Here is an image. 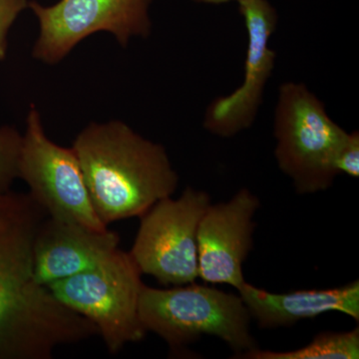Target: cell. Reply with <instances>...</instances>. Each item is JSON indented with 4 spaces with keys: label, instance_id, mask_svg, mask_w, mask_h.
<instances>
[{
    "label": "cell",
    "instance_id": "obj_1",
    "mask_svg": "<svg viewBox=\"0 0 359 359\" xmlns=\"http://www.w3.org/2000/svg\"><path fill=\"white\" fill-rule=\"evenodd\" d=\"M48 217L29 193L0 194V356L52 359L57 347L98 335L35 278V238Z\"/></svg>",
    "mask_w": 359,
    "mask_h": 359
},
{
    "label": "cell",
    "instance_id": "obj_16",
    "mask_svg": "<svg viewBox=\"0 0 359 359\" xmlns=\"http://www.w3.org/2000/svg\"><path fill=\"white\" fill-rule=\"evenodd\" d=\"M28 6V0H0V61L6 56L7 36L11 26Z\"/></svg>",
    "mask_w": 359,
    "mask_h": 359
},
{
    "label": "cell",
    "instance_id": "obj_12",
    "mask_svg": "<svg viewBox=\"0 0 359 359\" xmlns=\"http://www.w3.org/2000/svg\"><path fill=\"white\" fill-rule=\"evenodd\" d=\"M238 294L261 328L292 327L299 321L337 311L359 321V282L323 290L273 294L245 282Z\"/></svg>",
    "mask_w": 359,
    "mask_h": 359
},
{
    "label": "cell",
    "instance_id": "obj_15",
    "mask_svg": "<svg viewBox=\"0 0 359 359\" xmlns=\"http://www.w3.org/2000/svg\"><path fill=\"white\" fill-rule=\"evenodd\" d=\"M337 174H344L351 178L359 177V132L358 130L347 133L335 158Z\"/></svg>",
    "mask_w": 359,
    "mask_h": 359
},
{
    "label": "cell",
    "instance_id": "obj_9",
    "mask_svg": "<svg viewBox=\"0 0 359 359\" xmlns=\"http://www.w3.org/2000/svg\"><path fill=\"white\" fill-rule=\"evenodd\" d=\"M238 11L248 33L245 79L229 95L214 99L203 120L205 131L221 138H231L252 126L276 67V53L269 40L278 26V11L269 0H242Z\"/></svg>",
    "mask_w": 359,
    "mask_h": 359
},
{
    "label": "cell",
    "instance_id": "obj_11",
    "mask_svg": "<svg viewBox=\"0 0 359 359\" xmlns=\"http://www.w3.org/2000/svg\"><path fill=\"white\" fill-rule=\"evenodd\" d=\"M119 241V235L108 229L94 231L48 216L35 238V278L47 287L88 271L117 250Z\"/></svg>",
    "mask_w": 359,
    "mask_h": 359
},
{
    "label": "cell",
    "instance_id": "obj_17",
    "mask_svg": "<svg viewBox=\"0 0 359 359\" xmlns=\"http://www.w3.org/2000/svg\"><path fill=\"white\" fill-rule=\"evenodd\" d=\"M192 1L196 2V4H212V6H219V4H229V2H240L242 0H192Z\"/></svg>",
    "mask_w": 359,
    "mask_h": 359
},
{
    "label": "cell",
    "instance_id": "obj_7",
    "mask_svg": "<svg viewBox=\"0 0 359 359\" xmlns=\"http://www.w3.org/2000/svg\"><path fill=\"white\" fill-rule=\"evenodd\" d=\"M152 0H59L45 6L29 1L39 35L33 58L46 65L63 60L82 40L97 32H109L121 47L130 40L147 39L152 32Z\"/></svg>",
    "mask_w": 359,
    "mask_h": 359
},
{
    "label": "cell",
    "instance_id": "obj_2",
    "mask_svg": "<svg viewBox=\"0 0 359 359\" xmlns=\"http://www.w3.org/2000/svg\"><path fill=\"white\" fill-rule=\"evenodd\" d=\"M72 149L104 226L141 218L156 203L176 192L179 176L166 149L125 122L90 123L77 135Z\"/></svg>",
    "mask_w": 359,
    "mask_h": 359
},
{
    "label": "cell",
    "instance_id": "obj_10",
    "mask_svg": "<svg viewBox=\"0 0 359 359\" xmlns=\"http://www.w3.org/2000/svg\"><path fill=\"white\" fill-rule=\"evenodd\" d=\"M259 205V198L243 188L228 202L208 207L198 228L201 280L242 287L243 264L254 245V217Z\"/></svg>",
    "mask_w": 359,
    "mask_h": 359
},
{
    "label": "cell",
    "instance_id": "obj_8",
    "mask_svg": "<svg viewBox=\"0 0 359 359\" xmlns=\"http://www.w3.org/2000/svg\"><path fill=\"white\" fill-rule=\"evenodd\" d=\"M18 173L33 199L51 218L94 231L107 230L94 211L74 150L47 137L35 105L26 118Z\"/></svg>",
    "mask_w": 359,
    "mask_h": 359
},
{
    "label": "cell",
    "instance_id": "obj_13",
    "mask_svg": "<svg viewBox=\"0 0 359 359\" xmlns=\"http://www.w3.org/2000/svg\"><path fill=\"white\" fill-rule=\"evenodd\" d=\"M244 359H358L359 328L351 332H325L308 346L290 351H262L259 347L241 354Z\"/></svg>",
    "mask_w": 359,
    "mask_h": 359
},
{
    "label": "cell",
    "instance_id": "obj_4",
    "mask_svg": "<svg viewBox=\"0 0 359 359\" xmlns=\"http://www.w3.org/2000/svg\"><path fill=\"white\" fill-rule=\"evenodd\" d=\"M347 132L302 82H283L273 115L275 157L301 195L327 190L339 176L335 158Z\"/></svg>",
    "mask_w": 359,
    "mask_h": 359
},
{
    "label": "cell",
    "instance_id": "obj_5",
    "mask_svg": "<svg viewBox=\"0 0 359 359\" xmlns=\"http://www.w3.org/2000/svg\"><path fill=\"white\" fill-rule=\"evenodd\" d=\"M142 273L129 252L119 249L94 268L47 285L66 308L91 321L110 353L145 337L139 318Z\"/></svg>",
    "mask_w": 359,
    "mask_h": 359
},
{
    "label": "cell",
    "instance_id": "obj_3",
    "mask_svg": "<svg viewBox=\"0 0 359 359\" xmlns=\"http://www.w3.org/2000/svg\"><path fill=\"white\" fill-rule=\"evenodd\" d=\"M139 318L146 332H154L179 349L203 335L223 340L241 354L257 348L250 332V316L240 294L208 285H175L173 289L142 287Z\"/></svg>",
    "mask_w": 359,
    "mask_h": 359
},
{
    "label": "cell",
    "instance_id": "obj_6",
    "mask_svg": "<svg viewBox=\"0 0 359 359\" xmlns=\"http://www.w3.org/2000/svg\"><path fill=\"white\" fill-rule=\"evenodd\" d=\"M211 205L209 194L187 187L179 199L165 198L141 217L129 254L142 275L165 285H183L199 278L198 228Z\"/></svg>",
    "mask_w": 359,
    "mask_h": 359
},
{
    "label": "cell",
    "instance_id": "obj_14",
    "mask_svg": "<svg viewBox=\"0 0 359 359\" xmlns=\"http://www.w3.org/2000/svg\"><path fill=\"white\" fill-rule=\"evenodd\" d=\"M22 134L11 126L0 127V194L9 192L14 180L20 178Z\"/></svg>",
    "mask_w": 359,
    "mask_h": 359
}]
</instances>
